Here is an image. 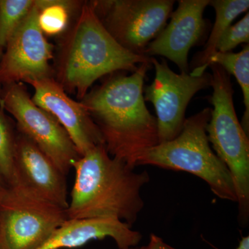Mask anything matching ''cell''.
<instances>
[{
  "label": "cell",
  "instance_id": "obj_1",
  "mask_svg": "<svg viewBox=\"0 0 249 249\" xmlns=\"http://www.w3.org/2000/svg\"><path fill=\"white\" fill-rule=\"evenodd\" d=\"M150 65L142 63L129 76H111L80 101L97 126L109 155L133 168L144 152L159 144L157 119L143 96Z\"/></svg>",
  "mask_w": 249,
  "mask_h": 249
},
{
  "label": "cell",
  "instance_id": "obj_2",
  "mask_svg": "<svg viewBox=\"0 0 249 249\" xmlns=\"http://www.w3.org/2000/svg\"><path fill=\"white\" fill-rule=\"evenodd\" d=\"M74 183L66 210L68 219L114 218L132 227L144 207L142 190L147 171H135L109 155L104 145L93 147L73 165Z\"/></svg>",
  "mask_w": 249,
  "mask_h": 249
},
{
  "label": "cell",
  "instance_id": "obj_3",
  "mask_svg": "<svg viewBox=\"0 0 249 249\" xmlns=\"http://www.w3.org/2000/svg\"><path fill=\"white\" fill-rule=\"evenodd\" d=\"M145 62L151 63V58L119 45L100 21L91 1H86L62 44L55 80L82 100L101 77L119 71L133 73Z\"/></svg>",
  "mask_w": 249,
  "mask_h": 249
},
{
  "label": "cell",
  "instance_id": "obj_4",
  "mask_svg": "<svg viewBox=\"0 0 249 249\" xmlns=\"http://www.w3.org/2000/svg\"><path fill=\"white\" fill-rule=\"evenodd\" d=\"M211 116V108L206 107L186 119L182 130L176 138L144 152L137 160V167L152 165L191 173L207 183L219 199L237 203L231 175L208 139L206 126Z\"/></svg>",
  "mask_w": 249,
  "mask_h": 249
},
{
  "label": "cell",
  "instance_id": "obj_5",
  "mask_svg": "<svg viewBox=\"0 0 249 249\" xmlns=\"http://www.w3.org/2000/svg\"><path fill=\"white\" fill-rule=\"evenodd\" d=\"M213 88L211 116L206 134L213 150L231 175L238 204L240 227L249 222V136L241 126L234 107L230 75L220 65L211 64Z\"/></svg>",
  "mask_w": 249,
  "mask_h": 249
},
{
  "label": "cell",
  "instance_id": "obj_6",
  "mask_svg": "<svg viewBox=\"0 0 249 249\" xmlns=\"http://www.w3.org/2000/svg\"><path fill=\"white\" fill-rule=\"evenodd\" d=\"M0 106L14 118L18 132L34 142L67 176L80 154L65 128L33 101L22 83L0 88Z\"/></svg>",
  "mask_w": 249,
  "mask_h": 249
},
{
  "label": "cell",
  "instance_id": "obj_7",
  "mask_svg": "<svg viewBox=\"0 0 249 249\" xmlns=\"http://www.w3.org/2000/svg\"><path fill=\"white\" fill-rule=\"evenodd\" d=\"M100 21L126 50L145 55L147 45L166 26L173 0L91 1Z\"/></svg>",
  "mask_w": 249,
  "mask_h": 249
},
{
  "label": "cell",
  "instance_id": "obj_8",
  "mask_svg": "<svg viewBox=\"0 0 249 249\" xmlns=\"http://www.w3.org/2000/svg\"><path fill=\"white\" fill-rule=\"evenodd\" d=\"M0 215L9 249H38L68 220L66 209L16 186L8 187Z\"/></svg>",
  "mask_w": 249,
  "mask_h": 249
},
{
  "label": "cell",
  "instance_id": "obj_9",
  "mask_svg": "<svg viewBox=\"0 0 249 249\" xmlns=\"http://www.w3.org/2000/svg\"><path fill=\"white\" fill-rule=\"evenodd\" d=\"M155 70L152 84L143 88L145 102H150L157 114L159 143L170 142L181 133L186 111L193 96L211 87L212 76L205 72L200 76L174 72L165 59L151 58Z\"/></svg>",
  "mask_w": 249,
  "mask_h": 249
},
{
  "label": "cell",
  "instance_id": "obj_10",
  "mask_svg": "<svg viewBox=\"0 0 249 249\" xmlns=\"http://www.w3.org/2000/svg\"><path fill=\"white\" fill-rule=\"evenodd\" d=\"M39 0L8 41L0 57V86L53 77V47L39 25Z\"/></svg>",
  "mask_w": 249,
  "mask_h": 249
},
{
  "label": "cell",
  "instance_id": "obj_11",
  "mask_svg": "<svg viewBox=\"0 0 249 249\" xmlns=\"http://www.w3.org/2000/svg\"><path fill=\"white\" fill-rule=\"evenodd\" d=\"M9 186L18 187L62 209L68 207L66 175L34 142L18 131L14 180Z\"/></svg>",
  "mask_w": 249,
  "mask_h": 249
},
{
  "label": "cell",
  "instance_id": "obj_12",
  "mask_svg": "<svg viewBox=\"0 0 249 249\" xmlns=\"http://www.w3.org/2000/svg\"><path fill=\"white\" fill-rule=\"evenodd\" d=\"M34 89L33 101L60 123L67 131L80 157L99 145L102 136L84 106L69 97L53 77L28 82Z\"/></svg>",
  "mask_w": 249,
  "mask_h": 249
},
{
  "label": "cell",
  "instance_id": "obj_13",
  "mask_svg": "<svg viewBox=\"0 0 249 249\" xmlns=\"http://www.w3.org/2000/svg\"><path fill=\"white\" fill-rule=\"evenodd\" d=\"M168 25L147 45L145 55H160L175 62L181 73H188V53L206 31L204 12L210 0H180Z\"/></svg>",
  "mask_w": 249,
  "mask_h": 249
},
{
  "label": "cell",
  "instance_id": "obj_14",
  "mask_svg": "<svg viewBox=\"0 0 249 249\" xmlns=\"http://www.w3.org/2000/svg\"><path fill=\"white\" fill-rule=\"evenodd\" d=\"M110 237L119 249L136 247L142 240L141 232L114 218L68 219L37 249H75L94 240Z\"/></svg>",
  "mask_w": 249,
  "mask_h": 249
},
{
  "label": "cell",
  "instance_id": "obj_15",
  "mask_svg": "<svg viewBox=\"0 0 249 249\" xmlns=\"http://www.w3.org/2000/svg\"><path fill=\"white\" fill-rule=\"evenodd\" d=\"M209 5L215 11V22L204 49L193 60V66L196 68L190 73L193 76H200L206 72L210 58L217 52L216 47L219 39L228 28L231 25L234 19L248 11L249 1L212 0L210 1Z\"/></svg>",
  "mask_w": 249,
  "mask_h": 249
},
{
  "label": "cell",
  "instance_id": "obj_16",
  "mask_svg": "<svg viewBox=\"0 0 249 249\" xmlns=\"http://www.w3.org/2000/svg\"><path fill=\"white\" fill-rule=\"evenodd\" d=\"M217 64L229 73L235 77L243 93L245 111L240 124L245 133L249 136V45H246L238 53L216 52L210 58L208 67Z\"/></svg>",
  "mask_w": 249,
  "mask_h": 249
},
{
  "label": "cell",
  "instance_id": "obj_17",
  "mask_svg": "<svg viewBox=\"0 0 249 249\" xmlns=\"http://www.w3.org/2000/svg\"><path fill=\"white\" fill-rule=\"evenodd\" d=\"M77 3L65 0H39V25L45 36L58 35L66 29Z\"/></svg>",
  "mask_w": 249,
  "mask_h": 249
},
{
  "label": "cell",
  "instance_id": "obj_18",
  "mask_svg": "<svg viewBox=\"0 0 249 249\" xmlns=\"http://www.w3.org/2000/svg\"><path fill=\"white\" fill-rule=\"evenodd\" d=\"M17 132L14 121L0 106V175L8 186H10L14 180Z\"/></svg>",
  "mask_w": 249,
  "mask_h": 249
},
{
  "label": "cell",
  "instance_id": "obj_19",
  "mask_svg": "<svg viewBox=\"0 0 249 249\" xmlns=\"http://www.w3.org/2000/svg\"><path fill=\"white\" fill-rule=\"evenodd\" d=\"M36 0H0V54L27 17Z\"/></svg>",
  "mask_w": 249,
  "mask_h": 249
},
{
  "label": "cell",
  "instance_id": "obj_20",
  "mask_svg": "<svg viewBox=\"0 0 249 249\" xmlns=\"http://www.w3.org/2000/svg\"><path fill=\"white\" fill-rule=\"evenodd\" d=\"M249 42V14L247 12L240 21L231 25L218 42L216 51L222 53L231 52L239 45Z\"/></svg>",
  "mask_w": 249,
  "mask_h": 249
},
{
  "label": "cell",
  "instance_id": "obj_21",
  "mask_svg": "<svg viewBox=\"0 0 249 249\" xmlns=\"http://www.w3.org/2000/svg\"><path fill=\"white\" fill-rule=\"evenodd\" d=\"M138 249H178L175 247H172L168 244L165 243L163 239L160 237L155 235V234L151 233L150 236V242L146 246L140 247Z\"/></svg>",
  "mask_w": 249,
  "mask_h": 249
},
{
  "label": "cell",
  "instance_id": "obj_22",
  "mask_svg": "<svg viewBox=\"0 0 249 249\" xmlns=\"http://www.w3.org/2000/svg\"><path fill=\"white\" fill-rule=\"evenodd\" d=\"M0 249H9L6 235H5L4 226H3L1 215H0Z\"/></svg>",
  "mask_w": 249,
  "mask_h": 249
},
{
  "label": "cell",
  "instance_id": "obj_23",
  "mask_svg": "<svg viewBox=\"0 0 249 249\" xmlns=\"http://www.w3.org/2000/svg\"><path fill=\"white\" fill-rule=\"evenodd\" d=\"M8 185L4 181V178L0 175V203L2 201L3 198L6 194L8 189Z\"/></svg>",
  "mask_w": 249,
  "mask_h": 249
},
{
  "label": "cell",
  "instance_id": "obj_24",
  "mask_svg": "<svg viewBox=\"0 0 249 249\" xmlns=\"http://www.w3.org/2000/svg\"><path fill=\"white\" fill-rule=\"evenodd\" d=\"M235 249H249V236L242 237L239 242L238 247Z\"/></svg>",
  "mask_w": 249,
  "mask_h": 249
},
{
  "label": "cell",
  "instance_id": "obj_25",
  "mask_svg": "<svg viewBox=\"0 0 249 249\" xmlns=\"http://www.w3.org/2000/svg\"><path fill=\"white\" fill-rule=\"evenodd\" d=\"M126 249H138L137 247H132V248Z\"/></svg>",
  "mask_w": 249,
  "mask_h": 249
},
{
  "label": "cell",
  "instance_id": "obj_26",
  "mask_svg": "<svg viewBox=\"0 0 249 249\" xmlns=\"http://www.w3.org/2000/svg\"><path fill=\"white\" fill-rule=\"evenodd\" d=\"M0 57H1V54H0Z\"/></svg>",
  "mask_w": 249,
  "mask_h": 249
}]
</instances>
